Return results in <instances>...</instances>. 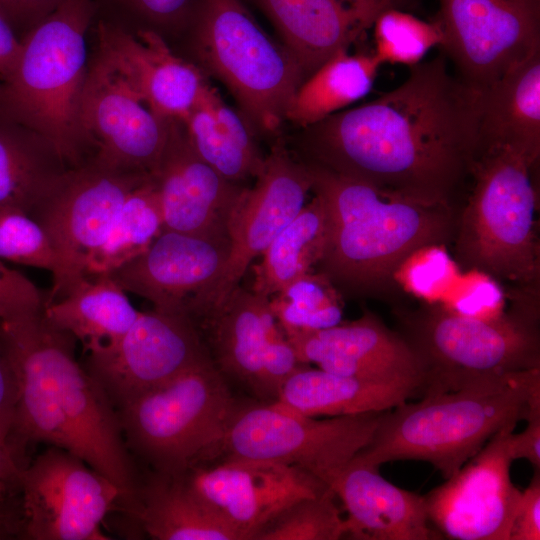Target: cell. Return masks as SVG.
Returning <instances> with one entry per match:
<instances>
[{"label":"cell","mask_w":540,"mask_h":540,"mask_svg":"<svg viewBox=\"0 0 540 540\" xmlns=\"http://www.w3.org/2000/svg\"><path fill=\"white\" fill-rule=\"evenodd\" d=\"M478 97L441 53L376 99L301 128L296 154L390 195L456 206L479 155Z\"/></svg>","instance_id":"cell-1"},{"label":"cell","mask_w":540,"mask_h":540,"mask_svg":"<svg viewBox=\"0 0 540 540\" xmlns=\"http://www.w3.org/2000/svg\"><path fill=\"white\" fill-rule=\"evenodd\" d=\"M17 380L8 447L31 443L61 448L111 480L133 506L140 484L116 409L96 379L75 358L76 339L43 311L1 321Z\"/></svg>","instance_id":"cell-2"},{"label":"cell","mask_w":540,"mask_h":540,"mask_svg":"<svg viewBox=\"0 0 540 540\" xmlns=\"http://www.w3.org/2000/svg\"><path fill=\"white\" fill-rule=\"evenodd\" d=\"M304 161V160H303ZM312 190L327 213V236L316 267L343 296L393 294L397 275L418 251L451 245L457 206L390 195L363 181L304 161Z\"/></svg>","instance_id":"cell-3"},{"label":"cell","mask_w":540,"mask_h":540,"mask_svg":"<svg viewBox=\"0 0 540 540\" xmlns=\"http://www.w3.org/2000/svg\"><path fill=\"white\" fill-rule=\"evenodd\" d=\"M540 398V368L456 391L427 393L386 410L353 461L379 468L397 460L433 465L447 479L509 423L525 420Z\"/></svg>","instance_id":"cell-4"},{"label":"cell","mask_w":540,"mask_h":540,"mask_svg":"<svg viewBox=\"0 0 540 540\" xmlns=\"http://www.w3.org/2000/svg\"><path fill=\"white\" fill-rule=\"evenodd\" d=\"M538 168L509 148L481 152L458 210L451 243L455 264L508 286L509 296L539 295Z\"/></svg>","instance_id":"cell-5"},{"label":"cell","mask_w":540,"mask_h":540,"mask_svg":"<svg viewBox=\"0 0 540 540\" xmlns=\"http://www.w3.org/2000/svg\"><path fill=\"white\" fill-rule=\"evenodd\" d=\"M94 7V0H64L26 32L12 72L0 83V113L48 140L69 168L94 155L80 120Z\"/></svg>","instance_id":"cell-6"},{"label":"cell","mask_w":540,"mask_h":540,"mask_svg":"<svg viewBox=\"0 0 540 540\" xmlns=\"http://www.w3.org/2000/svg\"><path fill=\"white\" fill-rule=\"evenodd\" d=\"M395 315L399 334L420 361L422 396L540 368L536 307L512 301L509 311L480 318L433 303Z\"/></svg>","instance_id":"cell-7"},{"label":"cell","mask_w":540,"mask_h":540,"mask_svg":"<svg viewBox=\"0 0 540 540\" xmlns=\"http://www.w3.org/2000/svg\"><path fill=\"white\" fill-rule=\"evenodd\" d=\"M237 404L210 357L116 412L129 451L155 473L178 475L212 458Z\"/></svg>","instance_id":"cell-8"},{"label":"cell","mask_w":540,"mask_h":540,"mask_svg":"<svg viewBox=\"0 0 540 540\" xmlns=\"http://www.w3.org/2000/svg\"><path fill=\"white\" fill-rule=\"evenodd\" d=\"M195 45L204 67L251 124L276 133L305 80L287 48L267 34L241 0H200Z\"/></svg>","instance_id":"cell-9"},{"label":"cell","mask_w":540,"mask_h":540,"mask_svg":"<svg viewBox=\"0 0 540 540\" xmlns=\"http://www.w3.org/2000/svg\"><path fill=\"white\" fill-rule=\"evenodd\" d=\"M385 411L317 419L276 401L238 403L210 460L281 462L328 485L370 443Z\"/></svg>","instance_id":"cell-10"},{"label":"cell","mask_w":540,"mask_h":540,"mask_svg":"<svg viewBox=\"0 0 540 540\" xmlns=\"http://www.w3.org/2000/svg\"><path fill=\"white\" fill-rule=\"evenodd\" d=\"M151 175L109 167L95 159L68 170L30 215L45 230L59 262L47 304L83 279L129 194Z\"/></svg>","instance_id":"cell-11"},{"label":"cell","mask_w":540,"mask_h":540,"mask_svg":"<svg viewBox=\"0 0 540 540\" xmlns=\"http://www.w3.org/2000/svg\"><path fill=\"white\" fill-rule=\"evenodd\" d=\"M22 538L107 540L104 518L120 489L77 456L50 446L18 474Z\"/></svg>","instance_id":"cell-12"},{"label":"cell","mask_w":540,"mask_h":540,"mask_svg":"<svg viewBox=\"0 0 540 540\" xmlns=\"http://www.w3.org/2000/svg\"><path fill=\"white\" fill-rule=\"evenodd\" d=\"M440 47L481 92L540 51V0H438Z\"/></svg>","instance_id":"cell-13"},{"label":"cell","mask_w":540,"mask_h":540,"mask_svg":"<svg viewBox=\"0 0 540 540\" xmlns=\"http://www.w3.org/2000/svg\"><path fill=\"white\" fill-rule=\"evenodd\" d=\"M312 190L307 164L278 140L265 156L252 188H246L229 225V254L224 268L190 317L210 315L236 288L253 260L305 205Z\"/></svg>","instance_id":"cell-14"},{"label":"cell","mask_w":540,"mask_h":540,"mask_svg":"<svg viewBox=\"0 0 540 540\" xmlns=\"http://www.w3.org/2000/svg\"><path fill=\"white\" fill-rule=\"evenodd\" d=\"M210 357L201 331L188 315L152 309L140 311L114 343L87 352L83 365L117 410Z\"/></svg>","instance_id":"cell-15"},{"label":"cell","mask_w":540,"mask_h":540,"mask_svg":"<svg viewBox=\"0 0 540 540\" xmlns=\"http://www.w3.org/2000/svg\"><path fill=\"white\" fill-rule=\"evenodd\" d=\"M516 423L497 431L446 481L424 495L429 522L454 540H509L521 497L512 482L509 435Z\"/></svg>","instance_id":"cell-16"},{"label":"cell","mask_w":540,"mask_h":540,"mask_svg":"<svg viewBox=\"0 0 540 540\" xmlns=\"http://www.w3.org/2000/svg\"><path fill=\"white\" fill-rule=\"evenodd\" d=\"M80 120L93 159L124 171L155 172L170 120L153 113L99 57L88 66Z\"/></svg>","instance_id":"cell-17"},{"label":"cell","mask_w":540,"mask_h":540,"mask_svg":"<svg viewBox=\"0 0 540 540\" xmlns=\"http://www.w3.org/2000/svg\"><path fill=\"white\" fill-rule=\"evenodd\" d=\"M242 537L256 532L295 501L329 486L311 473L264 460L200 462L178 474Z\"/></svg>","instance_id":"cell-18"},{"label":"cell","mask_w":540,"mask_h":540,"mask_svg":"<svg viewBox=\"0 0 540 540\" xmlns=\"http://www.w3.org/2000/svg\"><path fill=\"white\" fill-rule=\"evenodd\" d=\"M154 179L163 230L229 240V225L245 190L205 161L191 146L181 121L170 120Z\"/></svg>","instance_id":"cell-19"},{"label":"cell","mask_w":540,"mask_h":540,"mask_svg":"<svg viewBox=\"0 0 540 540\" xmlns=\"http://www.w3.org/2000/svg\"><path fill=\"white\" fill-rule=\"evenodd\" d=\"M229 248V240L163 230L144 253L109 276L153 309L190 317L220 276Z\"/></svg>","instance_id":"cell-20"},{"label":"cell","mask_w":540,"mask_h":540,"mask_svg":"<svg viewBox=\"0 0 540 540\" xmlns=\"http://www.w3.org/2000/svg\"><path fill=\"white\" fill-rule=\"evenodd\" d=\"M302 364L363 380L410 386L422 396L423 371L416 354L399 334L364 310L350 322L285 335Z\"/></svg>","instance_id":"cell-21"},{"label":"cell","mask_w":540,"mask_h":540,"mask_svg":"<svg viewBox=\"0 0 540 540\" xmlns=\"http://www.w3.org/2000/svg\"><path fill=\"white\" fill-rule=\"evenodd\" d=\"M98 39V57L162 119L182 122L210 86L198 67L152 30L132 35L101 22Z\"/></svg>","instance_id":"cell-22"},{"label":"cell","mask_w":540,"mask_h":540,"mask_svg":"<svg viewBox=\"0 0 540 540\" xmlns=\"http://www.w3.org/2000/svg\"><path fill=\"white\" fill-rule=\"evenodd\" d=\"M280 34L305 79L341 50H348L390 8L413 0H255Z\"/></svg>","instance_id":"cell-23"},{"label":"cell","mask_w":540,"mask_h":540,"mask_svg":"<svg viewBox=\"0 0 540 540\" xmlns=\"http://www.w3.org/2000/svg\"><path fill=\"white\" fill-rule=\"evenodd\" d=\"M347 512L345 536L357 540H428L433 537L424 496L383 478L379 468L351 460L330 480Z\"/></svg>","instance_id":"cell-24"},{"label":"cell","mask_w":540,"mask_h":540,"mask_svg":"<svg viewBox=\"0 0 540 540\" xmlns=\"http://www.w3.org/2000/svg\"><path fill=\"white\" fill-rule=\"evenodd\" d=\"M269 298L240 285L210 315L196 322L211 357L223 375L241 382L258 398L269 400L263 359Z\"/></svg>","instance_id":"cell-25"},{"label":"cell","mask_w":540,"mask_h":540,"mask_svg":"<svg viewBox=\"0 0 540 540\" xmlns=\"http://www.w3.org/2000/svg\"><path fill=\"white\" fill-rule=\"evenodd\" d=\"M479 154L509 148L540 159V51L478 93Z\"/></svg>","instance_id":"cell-26"},{"label":"cell","mask_w":540,"mask_h":540,"mask_svg":"<svg viewBox=\"0 0 540 540\" xmlns=\"http://www.w3.org/2000/svg\"><path fill=\"white\" fill-rule=\"evenodd\" d=\"M417 389L374 382L313 369L302 364L280 388L276 402L300 414L342 416L389 410L411 398Z\"/></svg>","instance_id":"cell-27"},{"label":"cell","mask_w":540,"mask_h":540,"mask_svg":"<svg viewBox=\"0 0 540 540\" xmlns=\"http://www.w3.org/2000/svg\"><path fill=\"white\" fill-rule=\"evenodd\" d=\"M134 513L157 540H242L216 510L178 475L153 472L140 486Z\"/></svg>","instance_id":"cell-28"},{"label":"cell","mask_w":540,"mask_h":540,"mask_svg":"<svg viewBox=\"0 0 540 540\" xmlns=\"http://www.w3.org/2000/svg\"><path fill=\"white\" fill-rule=\"evenodd\" d=\"M197 155L231 182L256 178L264 156L246 119L230 108L209 86L182 121Z\"/></svg>","instance_id":"cell-29"},{"label":"cell","mask_w":540,"mask_h":540,"mask_svg":"<svg viewBox=\"0 0 540 540\" xmlns=\"http://www.w3.org/2000/svg\"><path fill=\"white\" fill-rule=\"evenodd\" d=\"M68 168L48 140L0 113V206L31 215Z\"/></svg>","instance_id":"cell-30"},{"label":"cell","mask_w":540,"mask_h":540,"mask_svg":"<svg viewBox=\"0 0 540 540\" xmlns=\"http://www.w3.org/2000/svg\"><path fill=\"white\" fill-rule=\"evenodd\" d=\"M45 317L80 341L85 353L117 341L140 311L109 275L86 277L63 298L49 303Z\"/></svg>","instance_id":"cell-31"},{"label":"cell","mask_w":540,"mask_h":540,"mask_svg":"<svg viewBox=\"0 0 540 540\" xmlns=\"http://www.w3.org/2000/svg\"><path fill=\"white\" fill-rule=\"evenodd\" d=\"M381 65L373 51L337 52L301 83L285 121L301 129L345 110L370 92Z\"/></svg>","instance_id":"cell-32"},{"label":"cell","mask_w":540,"mask_h":540,"mask_svg":"<svg viewBox=\"0 0 540 540\" xmlns=\"http://www.w3.org/2000/svg\"><path fill=\"white\" fill-rule=\"evenodd\" d=\"M327 213L323 199L314 193L297 216L273 239L253 265L252 291L270 298L295 279L314 272L323 255Z\"/></svg>","instance_id":"cell-33"},{"label":"cell","mask_w":540,"mask_h":540,"mask_svg":"<svg viewBox=\"0 0 540 540\" xmlns=\"http://www.w3.org/2000/svg\"><path fill=\"white\" fill-rule=\"evenodd\" d=\"M162 231L163 218L151 175L125 200L104 242L88 260L85 278L110 275L144 253Z\"/></svg>","instance_id":"cell-34"},{"label":"cell","mask_w":540,"mask_h":540,"mask_svg":"<svg viewBox=\"0 0 540 540\" xmlns=\"http://www.w3.org/2000/svg\"><path fill=\"white\" fill-rule=\"evenodd\" d=\"M269 307L285 335L342 322V295L320 272L305 274L272 295Z\"/></svg>","instance_id":"cell-35"},{"label":"cell","mask_w":540,"mask_h":540,"mask_svg":"<svg viewBox=\"0 0 540 540\" xmlns=\"http://www.w3.org/2000/svg\"><path fill=\"white\" fill-rule=\"evenodd\" d=\"M373 50L381 64H402L409 67L434 47H441L443 32L438 21L423 20L405 9L390 8L374 21Z\"/></svg>","instance_id":"cell-36"},{"label":"cell","mask_w":540,"mask_h":540,"mask_svg":"<svg viewBox=\"0 0 540 540\" xmlns=\"http://www.w3.org/2000/svg\"><path fill=\"white\" fill-rule=\"evenodd\" d=\"M328 487L301 498L259 529L252 540H338L345 537L344 519Z\"/></svg>","instance_id":"cell-37"},{"label":"cell","mask_w":540,"mask_h":540,"mask_svg":"<svg viewBox=\"0 0 540 540\" xmlns=\"http://www.w3.org/2000/svg\"><path fill=\"white\" fill-rule=\"evenodd\" d=\"M0 260L59 273L54 248L42 226L26 212L0 206Z\"/></svg>","instance_id":"cell-38"},{"label":"cell","mask_w":540,"mask_h":540,"mask_svg":"<svg viewBox=\"0 0 540 540\" xmlns=\"http://www.w3.org/2000/svg\"><path fill=\"white\" fill-rule=\"evenodd\" d=\"M458 273L457 265L448 257L445 247L424 248L412 255L402 266L397 283L423 298H433L447 289V283Z\"/></svg>","instance_id":"cell-39"},{"label":"cell","mask_w":540,"mask_h":540,"mask_svg":"<svg viewBox=\"0 0 540 540\" xmlns=\"http://www.w3.org/2000/svg\"><path fill=\"white\" fill-rule=\"evenodd\" d=\"M47 304V292L40 290L22 273L0 260V320L20 321L41 313Z\"/></svg>","instance_id":"cell-40"},{"label":"cell","mask_w":540,"mask_h":540,"mask_svg":"<svg viewBox=\"0 0 540 540\" xmlns=\"http://www.w3.org/2000/svg\"><path fill=\"white\" fill-rule=\"evenodd\" d=\"M16 400V374L0 320V447H8Z\"/></svg>","instance_id":"cell-41"},{"label":"cell","mask_w":540,"mask_h":540,"mask_svg":"<svg viewBox=\"0 0 540 540\" xmlns=\"http://www.w3.org/2000/svg\"><path fill=\"white\" fill-rule=\"evenodd\" d=\"M540 539V471L533 477L521 497L510 530L509 540Z\"/></svg>","instance_id":"cell-42"},{"label":"cell","mask_w":540,"mask_h":540,"mask_svg":"<svg viewBox=\"0 0 540 540\" xmlns=\"http://www.w3.org/2000/svg\"><path fill=\"white\" fill-rule=\"evenodd\" d=\"M525 420L521 433L509 435V450L513 460L525 459L534 471H540V398L532 402Z\"/></svg>","instance_id":"cell-43"},{"label":"cell","mask_w":540,"mask_h":540,"mask_svg":"<svg viewBox=\"0 0 540 540\" xmlns=\"http://www.w3.org/2000/svg\"><path fill=\"white\" fill-rule=\"evenodd\" d=\"M64 0H0V13L13 28L24 27L27 31L49 15Z\"/></svg>","instance_id":"cell-44"},{"label":"cell","mask_w":540,"mask_h":540,"mask_svg":"<svg viewBox=\"0 0 540 540\" xmlns=\"http://www.w3.org/2000/svg\"><path fill=\"white\" fill-rule=\"evenodd\" d=\"M22 538L18 479L0 483V539Z\"/></svg>","instance_id":"cell-45"},{"label":"cell","mask_w":540,"mask_h":540,"mask_svg":"<svg viewBox=\"0 0 540 540\" xmlns=\"http://www.w3.org/2000/svg\"><path fill=\"white\" fill-rule=\"evenodd\" d=\"M141 15L157 23H171L181 19L193 0H125Z\"/></svg>","instance_id":"cell-46"},{"label":"cell","mask_w":540,"mask_h":540,"mask_svg":"<svg viewBox=\"0 0 540 540\" xmlns=\"http://www.w3.org/2000/svg\"><path fill=\"white\" fill-rule=\"evenodd\" d=\"M21 50V40L18 39L11 23L0 13V80H5L12 72Z\"/></svg>","instance_id":"cell-47"},{"label":"cell","mask_w":540,"mask_h":540,"mask_svg":"<svg viewBox=\"0 0 540 540\" xmlns=\"http://www.w3.org/2000/svg\"><path fill=\"white\" fill-rule=\"evenodd\" d=\"M22 466L9 447H0V483L16 481Z\"/></svg>","instance_id":"cell-48"}]
</instances>
